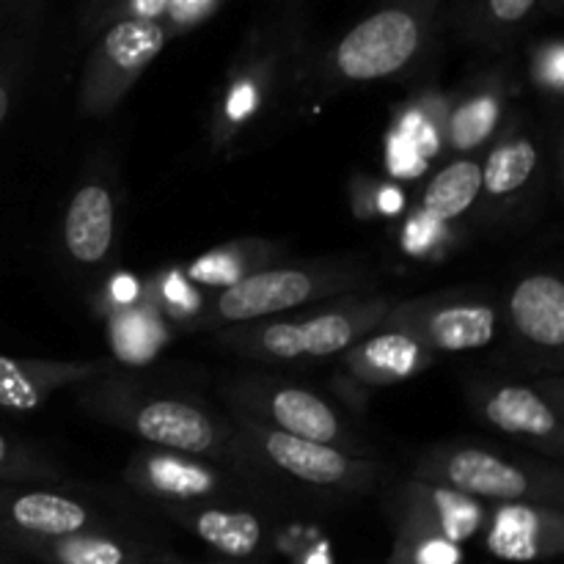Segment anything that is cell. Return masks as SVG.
Instances as JSON below:
<instances>
[{
    "instance_id": "obj_1",
    "label": "cell",
    "mask_w": 564,
    "mask_h": 564,
    "mask_svg": "<svg viewBox=\"0 0 564 564\" xmlns=\"http://www.w3.org/2000/svg\"><path fill=\"white\" fill-rule=\"evenodd\" d=\"M77 405L88 416L135 435L152 449L204 457L264 485V479L257 477L246 463L229 419L215 416L193 397L154 391L138 380H124L113 372L108 378L80 386Z\"/></svg>"
},
{
    "instance_id": "obj_2",
    "label": "cell",
    "mask_w": 564,
    "mask_h": 564,
    "mask_svg": "<svg viewBox=\"0 0 564 564\" xmlns=\"http://www.w3.org/2000/svg\"><path fill=\"white\" fill-rule=\"evenodd\" d=\"M449 0H383L308 61L319 94L397 80L416 69L441 36Z\"/></svg>"
},
{
    "instance_id": "obj_3",
    "label": "cell",
    "mask_w": 564,
    "mask_h": 564,
    "mask_svg": "<svg viewBox=\"0 0 564 564\" xmlns=\"http://www.w3.org/2000/svg\"><path fill=\"white\" fill-rule=\"evenodd\" d=\"M394 297L345 295L319 303L297 317H270L248 325L215 330V341L229 352L251 361L295 364L341 356L389 317Z\"/></svg>"
},
{
    "instance_id": "obj_4",
    "label": "cell",
    "mask_w": 564,
    "mask_h": 564,
    "mask_svg": "<svg viewBox=\"0 0 564 564\" xmlns=\"http://www.w3.org/2000/svg\"><path fill=\"white\" fill-rule=\"evenodd\" d=\"M375 273L364 259H314L297 264H270L235 286L215 292L196 317V328H231L312 308L345 295L372 290Z\"/></svg>"
},
{
    "instance_id": "obj_5",
    "label": "cell",
    "mask_w": 564,
    "mask_h": 564,
    "mask_svg": "<svg viewBox=\"0 0 564 564\" xmlns=\"http://www.w3.org/2000/svg\"><path fill=\"white\" fill-rule=\"evenodd\" d=\"M226 419L235 427L246 463L264 482L284 477L323 494L364 496L372 494L386 477V466L372 455H352L336 446L295 438L242 413H229Z\"/></svg>"
},
{
    "instance_id": "obj_6",
    "label": "cell",
    "mask_w": 564,
    "mask_h": 564,
    "mask_svg": "<svg viewBox=\"0 0 564 564\" xmlns=\"http://www.w3.org/2000/svg\"><path fill=\"white\" fill-rule=\"evenodd\" d=\"M413 477L457 490L482 505H564V479L554 463L521 460L477 444H438L419 457Z\"/></svg>"
},
{
    "instance_id": "obj_7",
    "label": "cell",
    "mask_w": 564,
    "mask_h": 564,
    "mask_svg": "<svg viewBox=\"0 0 564 564\" xmlns=\"http://www.w3.org/2000/svg\"><path fill=\"white\" fill-rule=\"evenodd\" d=\"M308 61L306 44L295 28H270L248 42L215 102L209 121L213 152H229L240 135L251 132L281 91L308 69Z\"/></svg>"
},
{
    "instance_id": "obj_8",
    "label": "cell",
    "mask_w": 564,
    "mask_h": 564,
    "mask_svg": "<svg viewBox=\"0 0 564 564\" xmlns=\"http://www.w3.org/2000/svg\"><path fill=\"white\" fill-rule=\"evenodd\" d=\"M224 400L229 402L231 413L257 419L279 433L336 446L352 455H369V444L358 438L350 422L323 394L301 383L246 375L226 383Z\"/></svg>"
},
{
    "instance_id": "obj_9",
    "label": "cell",
    "mask_w": 564,
    "mask_h": 564,
    "mask_svg": "<svg viewBox=\"0 0 564 564\" xmlns=\"http://www.w3.org/2000/svg\"><path fill=\"white\" fill-rule=\"evenodd\" d=\"M124 485L154 507L246 505L262 485L235 468L165 449H138L124 468Z\"/></svg>"
},
{
    "instance_id": "obj_10",
    "label": "cell",
    "mask_w": 564,
    "mask_h": 564,
    "mask_svg": "<svg viewBox=\"0 0 564 564\" xmlns=\"http://www.w3.org/2000/svg\"><path fill=\"white\" fill-rule=\"evenodd\" d=\"M169 42L171 33L163 22L124 20L102 28L94 36L77 88L80 116L105 119L113 113Z\"/></svg>"
},
{
    "instance_id": "obj_11",
    "label": "cell",
    "mask_w": 564,
    "mask_h": 564,
    "mask_svg": "<svg viewBox=\"0 0 564 564\" xmlns=\"http://www.w3.org/2000/svg\"><path fill=\"white\" fill-rule=\"evenodd\" d=\"M380 328L405 330L435 356L471 352L494 345L505 328V312L488 295L444 292L416 301H397Z\"/></svg>"
},
{
    "instance_id": "obj_12",
    "label": "cell",
    "mask_w": 564,
    "mask_h": 564,
    "mask_svg": "<svg viewBox=\"0 0 564 564\" xmlns=\"http://www.w3.org/2000/svg\"><path fill=\"white\" fill-rule=\"evenodd\" d=\"M468 405L474 416L496 433L523 441L532 449L543 452L549 460L564 457L562 386L545 391L543 383L479 380L468 386Z\"/></svg>"
},
{
    "instance_id": "obj_13",
    "label": "cell",
    "mask_w": 564,
    "mask_h": 564,
    "mask_svg": "<svg viewBox=\"0 0 564 564\" xmlns=\"http://www.w3.org/2000/svg\"><path fill=\"white\" fill-rule=\"evenodd\" d=\"M86 532H130V527L77 490L0 485V534L44 540Z\"/></svg>"
},
{
    "instance_id": "obj_14",
    "label": "cell",
    "mask_w": 564,
    "mask_h": 564,
    "mask_svg": "<svg viewBox=\"0 0 564 564\" xmlns=\"http://www.w3.org/2000/svg\"><path fill=\"white\" fill-rule=\"evenodd\" d=\"M543 154L538 135L510 116L482 160V193L474 215L488 226L521 218L543 187Z\"/></svg>"
},
{
    "instance_id": "obj_15",
    "label": "cell",
    "mask_w": 564,
    "mask_h": 564,
    "mask_svg": "<svg viewBox=\"0 0 564 564\" xmlns=\"http://www.w3.org/2000/svg\"><path fill=\"white\" fill-rule=\"evenodd\" d=\"M119 242V191L105 163L86 171L66 202L61 220V251L80 270H99L110 262Z\"/></svg>"
},
{
    "instance_id": "obj_16",
    "label": "cell",
    "mask_w": 564,
    "mask_h": 564,
    "mask_svg": "<svg viewBox=\"0 0 564 564\" xmlns=\"http://www.w3.org/2000/svg\"><path fill=\"white\" fill-rule=\"evenodd\" d=\"M386 516L394 532L435 534L463 545L482 532L490 507L457 490L411 477L386 494Z\"/></svg>"
},
{
    "instance_id": "obj_17",
    "label": "cell",
    "mask_w": 564,
    "mask_h": 564,
    "mask_svg": "<svg viewBox=\"0 0 564 564\" xmlns=\"http://www.w3.org/2000/svg\"><path fill=\"white\" fill-rule=\"evenodd\" d=\"M505 312V328L512 345L538 364L562 367L564 350V281L551 270H534L512 284Z\"/></svg>"
},
{
    "instance_id": "obj_18",
    "label": "cell",
    "mask_w": 564,
    "mask_h": 564,
    "mask_svg": "<svg viewBox=\"0 0 564 564\" xmlns=\"http://www.w3.org/2000/svg\"><path fill=\"white\" fill-rule=\"evenodd\" d=\"M0 549L36 564H171L149 540L132 532H86L66 538H14L0 534Z\"/></svg>"
},
{
    "instance_id": "obj_19",
    "label": "cell",
    "mask_w": 564,
    "mask_h": 564,
    "mask_svg": "<svg viewBox=\"0 0 564 564\" xmlns=\"http://www.w3.org/2000/svg\"><path fill=\"white\" fill-rule=\"evenodd\" d=\"M516 80L507 69H490L474 77L446 102L444 116V143L468 158L471 152L482 149L490 138L501 132L507 124Z\"/></svg>"
},
{
    "instance_id": "obj_20",
    "label": "cell",
    "mask_w": 564,
    "mask_h": 564,
    "mask_svg": "<svg viewBox=\"0 0 564 564\" xmlns=\"http://www.w3.org/2000/svg\"><path fill=\"white\" fill-rule=\"evenodd\" d=\"M108 375H113L110 361H50L0 352V411L33 413L58 391L80 389Z\"/></svg>"
},
{
    "instance_id": "obj_21",
    "label": "cell",
    "mask_w": 564,
    "mask_h": 564,
    "mask_svg": "<svg viewBox=\"0 0 564 564\" xmlns=\"http://www.w3.org/2000/svg\"><path fill=\"white\" fill-rule=\"evenodd\" d=\"M165 516L229 562L251 564L268 554V523L248 505L160 507Z\"/></svg>"
},
{
    "instance_id": "obj_22",
    "label": "cell",
    "mask_w": 564,
    "mask_h": 564,
    "mask_svg": "<svg viewBox=\"0 0 564 564\" xmlns=\"http://www.w3.org/2000/svg\"><path fill=\"white\" fill-rule=\"evenodd\" d=\"M485 545L507 562L554 560L564 549L562 507L499 505L485 523Z\"/></svg>"
},
{
    "instance_id": "obj_23",
    "label": "cell",
    "mask_w": 564,
    "mask_h": 564,
    "mask_svg": "<svg viewBox=\"0 0 564 564\" xmlns=\"http://www.w3.org/2000/svg\"><path fill=\"white\" fill-rule=\"evenodd\" d=\"M435 352L411 334L397 328H378L347 347L339 356V375L361 389H386L402 383L433 367Z\"/></svg>"
},
{
    "instance_id": "obj_24",
    "label": "cell",
    "mask_w": 564,
    "mask_h": 564,
    "mask_svg": "<svg viewBox=\"0 0 564 564\" xmlns=\"http://www.w3.org/2000/svg\"><path fill=\"white\" fill-rule=\"evenodd\" d=\"M540 11L543 0H457L449 17L463 42L501 53L532 25Z\"/></svg>"
},
{
    "instance_id": "obj_25",
    "label": "cell",
    "mask_w": 564,
    "mask_h": 564,
    "mask_svg": "<svg viewBox=\"0 0 564 564\" xmlns=\"http://www.w3.org/2000/svg\"><path fill=\"white\" fill-rule=\"evenodd\" d=\"M279 257V242L262 240V237H248V240H231L213 248V251L202 253V257H196L193 262L185 264L182 275H185L193 286L220 292L226 290V286H235L237 281L253 275L257 270L275 264Z\"/></svg>"
},
{
    "instance_id": "obj_26",
    "label": "cell",
    "mask_w": 564,
    "mask_h": 564,
    "mask_svg": "<svg viewBox=\"0 0 564 564\" xmlns=\"http://www.w3.org/2000/svg\"><path fill=\"white\" fill-rule=\"evenodd\" d=\"M482 193V160L457 158L427 182L422 193V207L435 224H455L477 209Z\"/></svg>"
},
{
    "instance_id": "obj_27",
    "label": "cell",
    "mask_w": 564,
    "mask_h": 564,
    "mask_svg": "<svg viewBox=\"0 0 564 564\" xmlns=\"http://www.w3.org/2000/svg\"><path fill=\"white\" fill-rule=\"evenodd\" d=\"M0 485H50V488L77 490V482H69L58 463L39 455L28 444L6 435L0 430Z\"/></svg>"
},
{
    "instance_id": "obj_28",
    "label": "cell",
    "mask_w": 564,
    "mask_h": 564,
    "mask_svg": "<svg viewBox=\"0 0 564 564\" xmlns=\"http://www.w3.org/2000/svg\"><path fill=\"white\" fill-rule=\"evenodd\" d=\"M165 9H169V0H86L80 25L83 33L94 39L113 22H163Z\"/></svg>"
},
{
    "instance_id": "obj_29",
    "label": "cell",
    "mask_w": 564,
    "mask_h": 564,
    "mask_svg": "<svg viewBox=\"0 0 564 564\" xmlns=\"http://www.w3.org/2000/svg\"><path fill=\"white\" fill-rule=\"evenodd\" d=\"M463 545L435 534L394 532L389 564H463Z\"/></svg>"
},
{
    "instance_id": "obj_30",
    "label": "cell",
    "mask_w": 564,
    "mask_h": 564,
    "mask_svg": "<svg viewBox=\"0 0 564 564\" xmlns=\"http://www.w3.org/2000/svg\"><path fill=\"white\" fill-rule=\"evenodd\" d=\"M220 3L224 0H169L163 25L169 28L171 39L182 36V33H191L207 20H213L218 14Z\"/></svg>"
},
{
    "instance_id": "obj_31",
    "label": "cell",
    "mask_w": 564,
    "mask_h": 564,
    "mask_svg": "<svg viewBox=\"0 0 564 564\" xmlns=\"http://www.w3.org/2000/svg\"><path fill=\"white\" fill-rule=\"evenodd\" d=\"M22 64H25V50H22V44H9V50H6L3 58H0V127L9 119L11 105H14Z\"/></svg>"
},
{
    "instance_id": "obj_32",
    "label": "cell",
    "mask_w": 564,
    "mask_h": 564,
    "mask_svg": "<svg viewBox=\"0 0 564 564\" xmlns=\"http://www.w3.org/2000/svg\"><path fill=\"white\" fill-rule=\"evenodd\" d=\"M534 80L540 83V88H551V91H562V44L549 42L534 53Z\"/></svg>"
},
{
    "instance_id": "obj_33",
    "label": "cell",
    "mask_w": 564,
    "mask_h": 564,
    "mask_svg": "<svg viewBox=\"0 0 564 564\" xmlns=\"http://www.w3.org/2000/svg\"><path fill=\"white\" fill-rule=\"evenodd\" d=\"M110 292H113L116 306H130L132 297L138 295V284H135V281L130 279V275H127V279H119V281H116V284L110 286Z\"/></svg>"
},
{
    "instance_id": "obj_34",
    "label": "cell",
    "mask_w": 564,
    "mask_h": 564,
    "mask_svg": "<svg viewBox=\"0 0 564 564\" xmlns=\"http://www.w3.org/2000/svg\"><path fill=\"white\" fill-rule=\"evenodd\" d=\"M562 3L564 0H543V11H549V14H560Z\"/></svg>"
},
{
    "instance_id": "obj_35",
    "label": "cell",
    "mask_w": 564,
    "mask_h": 564,
    "mask_svg": "<svg viewBox=\"0 0 564 564\" xmlns=\"http://www.w3.org/2000/svg\"><path fill=\"white\" fill-rule=\"evenodd\" d=\"M171 564H242V562H182L180 556H174Z\"/></svg>"
},
{
    "instance_id": "obj_36",
    "label": "cell",
    "mask_w": 564,
    "mask_h": 564,
    "mask_svg": "<svg viewBox=\"0 0 564 564\" xmlns=\"http://www.w3.org/2000/svg\"><path fill=\"white\" fill-rule=\"evenodd\" d=\"M0 3H6V0H0Z\"/></svg>"
},
{
    "instance_id": "obj_37",
    "label": "cell",
    "mask_w": 564,
    "mask_h": 564,
    "mask_svg": "<svg viewBox=\"0 0 564 564\" xmlns=\"http://www.w3.org/2000/svg\"><path fill=\"white\" fill-rule=\"evenodd\" d=\"M0 6H3V3H0Z\"/></svg>"
},
{
    "instance_id": "obj_38",
    "label": "cell",
    "mask_w": 564,
    "mask_h": 564,
    "mask_svg": "<svg viewBox=\"0 0 564 564\" xmlns=\"http://www.w3.org/2000/svg\"><path fill=\"white\" fill-rule=\"evenodd\" d=\"M0 564H3V562H0Z\"/></svg>"
}]
</instances>
